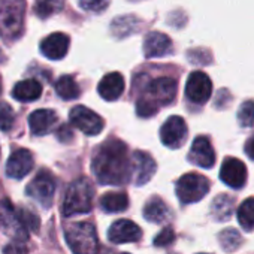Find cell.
I'll return each instance as SVG.
<instances>
[{
  "mask_svg": "<svg viewBox=\"0 0 254 254\" xmlns=\"http://www.w3.org/2000/svg\"><path fill=\"white\" fill-rule=\"evenodd\" d=\"M120 254H129V253H120Z\"/></svg>",
  "mask_w": 254,
  "mask_h": 254,
  "instance_id": "obj_40",
  "label": "cell"
},
{
  "mask_svg": "<svg viewBox=\"0 0 254 254\" xmlns=\"http://www.w3.org/2000/svg\"><path fill=\"white\" fill-rule=\"evenodd\" d=\"M57 133H59L57 136H59L60 141H69V139L72 138V133H70V130H69V127H67V126H62Z\"/></svg>",
  "mask_w": 254,
  "mask_h": 254,
  "instance_id": "obj_36",
  "label": "cell"
},
{
  "mask_svg": "<svg viewBox=\"0 0 254 254\" xmlns=\"http://www.w3.org/2000/svg\"><path fill=\"white\" fill-rule=\"evenodd\" d=\"M218 239H220V245L226 251H235V250H238L242 245V236L235 229L223 230L218 235Z\"/></svg>",
  "mask_w": 254,
  "mask_h": 254,
  "instance_id": "obj_28",
  "label": "cell"
},
{
  "mask_svg": "<svg viewBox=\"0 0 254 254\" xmlns=\"http://www.w3.org/2000/svg\"><path fill=\"white\" fill-rule=\"evenodd\" d=\"M109 5V0H79V6L88 12H102Z\"/></svg>",
  "mask_w": 254,
  "mask_h": 254,
  "instance_id": "obj_33",
  "label": "cell"
},
{
  "mask_svg": "<svg viewBox=\"0 0 254 254\" xmlns=\"http://www.w3.org/2000/svg\"><path fill=\"white\" fill-rule=\"evenodd\" d=\"M33 154L29 150L20 148L11 154L6 163V175L15 180L24 178L33 169Z\"/></svg>",
  "mask_w": 254,
  "mask_h": 254,
  "instance_id": "obj_16",
  "label": "cell"
},
{
  "mask_svg": "<svg viewBox=\"0 0 254 254\" xmlns=\"http://www.w3.org/2000/svg\"><path fill=\"white\" fill-rule=\"evenodd\" d=\"M174 50L172 41L169 36H166L162 32H151L147 35L145 42H144V54L148 59H156V57H165L171 54Z\"/></svg>",
  "mask_w": 254,
  "mask_h": 254,
  "instance_id": "obj_17",
  "label": "cell"
},
{
  "mask_svg": "<svg viewBox=\"0 0 254 254\" xmlns=\"http://www.w3.org/2000/svg\"><path fill=\"white\" fill-rule=\"evenodd\" d=\"M238 121L242 127H254V102L247 100L239 106Z\"/></svg>",
  "mask_w": 254,
  "mask_h": 254,
  "instance_id": "obj_29",
  "label": "cell"
},
{
  "mask_svg": "<svg viewBox=\"0 0 254 254\" xmlns=\"http://www.w3.org/2000/svg\"><path fill=\"white\" fill-rule=\"evenodd\" d=\"M245 154L254 160V136H251L247 142H245Z\"/></svg>",
  "mask_w": 254,
  "mask_h": 254,
  "instance_id": "obj_37",
  "label": "cell"
},
{
  "mask_svg": "<svg viewBox=\"0 0 254 254\" xmlns=\"http://www.w3.org/2000/svg\"><path fill=\"white\" fill-rule=\"evenodd\" d=\"M169 215H171L169 208L159 196H153L144 206V217L150 223H156V224L163 223L169 218Z\"/></svg>",
  "mask_w": 254,
  "mask_h": 254,
  "instance_id": "obj_22",
  "label": "cell"
},
{
  "mask_svg": "<svg viewBox=\"0 0 254 254\" xmlns=\"http://www.w3.org/2000/svg\"><path fill=\"white\" fill-rule=\"evenodd\" d=\"M18 215H20V220H21V223L24 224V227L29 230H33V232H36V230H39V218L32 212V211H29V209H20L18 211Z\"/></svg>",
  "mask_w": 254,
  "mask_h": 254,
  "instance_id": "obj_32",
  "label": "cell"
},
{
  "mask_svg": "<svg viewBox=\"0 0 254 254\" xmlns=\"http://www.w3.org/2000/svg\"><path fill=\"white\" fill-rule=\"evenodd\" d=\"M0 229L15 242L24 244L29 239L27 229L21 223L18 211H15L9 199L0 200Z\"/></svg>",
  "mask_w": 254,
  "mask_h": 254,
  "instance_id": "obj_6",
  "label": "cell"
},
{
  "mask_svg": "<svg viewBox=\"0 0 254 254\" xmlns=\"http://www.w3.org/2000/svg\"><path fill=\"white\" fill-rule=\"evenodd\" d=\"M175 96H177V81L163 76L148 84L145 97L159 106V105H169L175 99Z\"/></svg>",
  "mask_w": 254,
  "mask_h": 254,
  "instance_id": "obj_12",
  "label": "cell"
},
{
  "mask_svg": "<svg viewBox=\"0 0 254 254\" xmlns=\"http://www.w3.org/2000/svg\"><path fill=\"white\" fill-rule=\"evenodd\" d=\"M97 91L100 94L102 99L105 100H117L123 91H124V78L121 73L118 72H111L108 75H105L102 78V81L99 82V87H97Z\"/></svg>",
  "mask_w": 254,
  "mask_h": 254,
  "instance_id": "obj_20",
  "label": "cell"
},
{
  "mask_svg": "<svg viewBox=\"0 0 254 254\" xmlns=\"http://www.w3.org/2000/svg\"><path fill=\"white\" fill-rule=\"evenodd\" d=\"M212 93V82L205 72L196 70L190 73L187 84H186V96L193 103H205L211 97Z\"/></svg>",
  "mask_w": 254,
  "mask_h": 254,
  "instance_id": "obj_11",
  "label": "cell"
},
{
  "mask_svg": "<svg viewBox=\"0 0 254 254\" xmlns=\"http://www.w3.org/2000/svg\"><path fill=\"white\" fill-rule=\"evenodd\" d=\"M26 0H2L0 2V36L12 41L23 33Z\"/></svg>",
  "mask_w": 254,
  "mask_h": 254,
  "instance_id": "obj_3",
  "label": "cell"
},
{
  "mask_svg": "<svg viewBox=\"0 0 254 254\" xmlns=\"http://www.w3.org/2000/svg\"><path fill=\"white\" fill-rule=\"evenodd\" d=\"M157 165L154 159L144 151H135L130 157V181L135 186L147 184L156 174Z\"/></svg>",
  "mask_w": 254,
  "mask_h": 254,
  "instance_id": "obj_9",
  "label": "cell"
},
{
  "mask_svg": "<svg viewBox=\"0 0 254 254\" xmlns=\"http://www.w3.org/2000/svg\"><path fill=\"white\" fill-rule=\"evenodd\" d=\"M5 254H27V247L21 242H12L5 247Z\"/></svg>",
  "mask_w": 254,
  "mask_h": 254,
  "instance_id": "obj_35",
  "label": "cell"
},
{
  "mask_svg": "<svg viewBox=\"0 0 254 254\" xmlns=\"http://www.w3.org/2000/svg\"><path fill=\"white\" fill-rule=\"evenodd\" d=\"M54 191H56V180L51 172L48 171H41L27 186L26 193L29 197L33 200L39 202L44 208H50L53 205L54 199Z\"/></svg>",
  "mask_w": 254,
  "mask_h": 254,
  "instance_id": "obj_7",
  "label": "cell"
},
{
  "mask_svg": "<svg viewBox=\"0 0 254 254\" xmlns=\"http://www.w3.org/2000/svg\"><path fill=\"white\" fill-rule=\"evenodd\" d=\"M108 238L114 244L136 242L142 238L141 227L130 220H117L108 230Z\"/></svg>",
  "mask_w": 254,
  "mask_h": 254,
  "instance_id": "obj_14",
  "label": "cell"
},
{
  "mask_svg": "<svg viewBox=\"0 0 254 254\" xmlns=\"http://www.w3.org/2000/svg\"><path fill=\"white\" fill-rule=\"evenodd\" d=\"M14 121H15V114L11 105H8L6 102H0V130L3 132L11 130Z\"/></svg>",
  "mask_w": 254,
  "mask_h": 254,
  "instance_id": "obj_30",
  "label": "cell"
},
{
  "mask_svg": "<svg viewBox=\"0 0 254 254\" xmlns=\"http://www.w3.org/2000/svg\"><path fill=\"white\" fill-rule=\"evenodd\" d=\"M187 138V124L183 117H169L160 129V139L169 148H180Z\"/></svg>",
  "mask_w": 254,
  "mask_h": 254,
  "instance_id": "obj_10",
  "label": "cell"
},
{
  "mask_svg": "<svg viewBox=\"0 0 254 254\" xmlns=\"http://www.w3.org/2000/svg\"><path fill=\"white\" fill-rule=\"evenodd\" d=\"M175 241V232L171 227H165L156 238H154V245L156 247H168Z\"/></svg>",
  "mask_w": 254,
  "mask_h": 254,
  "instance_id": "obj_34",
  "label": "cell"
},
{
  "mask_svg": "<svg viewBox=\"0 0 254 254\" xmlns=\"http://www.w3.org/2000/svg\"><path fill=\"white\" fill-rule=\"evenodd\" d=\"M157 111H159V106L156 103H153L150 99H147L145 96L141 97L138 100V103H136V112H138L139 117H145L147 118V117L154 115Z\"/></svg>",
  "mask_w": 254,
  "mask_h": 254,
  "instance_id": "obj_31",
  "label": "cell"
},
{
  "mask_svg": "<svg viewBox=\"0 0 254 254\" xmlns=\"http://www.w3.org/2000/svg\"><path fill=\"white\" fill-rule=\"evenodd\" d=\"M0 93H2V78H0Z\"/></svg>",
  "mask_w": 254,
  "mask_h": 254,
  "instance_id": "obj_38",
  "label": "cell"
},
{
  "mask_svg": "<svg viewBox=\"0 0 254 254\" xmlns=\"http://www.w3.org/2000/svg\"><path fill=\"white\" fill-rule=\"evenodd\" d=\"M66 242L75 254H96L99 239L91 223H73L64 232Z\"/></svg>",
  "mask_w": 254,
  "mask_h": 254,
  "instance_id": "obj_4",
  "label": "cell"
},
{
  "mask_svg": "<svg viewBox=\"0 0 254 254\" xmlns=\"http://www.w3.org/2000/svg\"><path fill=\"white\" fill-rule=\"evenodd\" d=\"M64 0H35V12L41 18H48L63 9Z\"/></svg>",
  "mask_w": 254,
  "mask_h": 254,
  "instance_id": "obj_27",
  "label": "cell"
},
{
  "mask_svg": "<svg viewBox=\"0 0 254 254\" xmlns=\"http://www.w3.org/2000/svg\"><path fill=\"white\" fill-rule=\"evenodd\" d=\"M94 199V187L90 180L78 178L75 180L64 196L63 202V215L70 217L76 214H87L93 208Z\"/></svg>",
  "mask_w": 254,
  "mask_h": 254,
  "instance_id": "obj_2",
  "label": "cell"
},
{
  "mask_svg": "<svg viewBox=\"0 0 254 254\" xmlns=\"http://www.w3.org/2000/svg\"><path fill=\"white\" fill-rule=\"evenodd\" d=\"M238 221L245 230L254 229V197H250L239 205Z\"/></svg>",
  "mask_w": 254,
  "mask_h": 254,
  "instance_id": "obj_26",
  "label": "cell"
},
{
  "mask_svg": "<svg viewBox=\"0 0 254 254\" xmlns=\"http://www.w3.org/2000/svg\"><path fill=\"white\" fill-rule=\"evenodd\" d=\"M56 93L64 100H73V99L79 97L81 88L72 76L63 75L56 82Z\"/></svg>",
  "mask_w": 254,
  "mask_h": 254,
  "instance_id": "obj_25",
  "label": "cell"
},
{
  "mask_svg": "<svg viewBox=\"0 0 254 254\" xmlns=\"http://www.w3.org/2000/svg\"><path fill=\"white\" fill-rule=\"evenodd\" d=\"M57 121H59V117L51 109H38L32 112L29 117L30 130L38 136H44L50 133L53 130V127L57 124Z\"/></svg>",
  "mask_w": 254,
  "mask_h": 254,
  "instance_id": "obj_19",
  "label": "cell"
},
{
  "mask_svg": "<svg viewBox=\"0 0 254 254\" xmlns=\"http://www.w3.org/2000/svg\"><path fill=\"white\" fill-rule=\"evenodd\" d=\"M247 175L245 165L235 157H227L220 169L221 181L232 189H242L247 183Z\"/></svg>",
  "mask_w": 254,
  "mask_h": 254,
  "instance_id": "obj_13",
  "label": "cell"
},
{
  "mask_svg": "<svg viewBox=\"0 0 254 254\" xmlns=\"http://www.w3.org/2000/svg\"><path fill=\"white\" fill-rule=\"evenodd\" d=\"M3 59V54H2V51H0V60H2Z\"/></svg>",
  "mask_w": 254,
  "mask_h": 254,
  "instance_id": "obj_39",
  "label": "cell"
},
{
  "mask_svg": "<svg viewBox=\"0 0 254 254\" xmlns=\"http://www.w3.org/2000/svg\"><path fill=\"white\" fill-rule=\"evenodd\" d=\"M93 174L103 186H121L130 178V157L127 145L118 139L103 142L91 162Z\"/></svg>",
  "mask_w": 254,
  "mask_h": 254,
  "instance_id": "obj_1",
  "label": "cell"
},
{
  "mask_svg": "<svg viewBox=\"0 0 254 254\" xmlns=\"http://www.w3.org/2000/svg\"><path fill=\"white\" fill-rule=\"evenodd\" d=\"M42 94V85L36 79H24L15 84L12 90V96L18 102H33L39 99Z\"/></svg>",
  "mask_w": 254,
  "mask_h": 254,
  "instance_id": "obj_21",
  "label": "cell"
},
{
  "mask_svg": "<svg viewBox=\"0 0 254 254\" xmlns=\"http://www.w3.org/2000/svg\"><path fill=\"white\" fill-rule=\"evenodd\" d=\"M69 120H70L72 126H75L76 129H79L81 132H84L88 136L99 135L105 127V121L99 114H96L94 111H91L85 106H81V105L75 106L70 111Z\"/></svg>",
  "mask_w": 254,
  "mask_h": 254,
  "instance_id": "obj_8",
  "label": "cell"
},
{
  "mask_svg": "<svg viewBox=\"0 0 254 254\" xmlns=\"http://www.w3.org/2000/svg\"><path fill=\"white\" fill-rule=\"evenodd\" d=\"M175 190L183 203H193L206 196L209 191V181L199 174H186L177 181Z\"/></svg>",
  "mask_w": 254,
  "mask_h": 254,
  "instance_id": "obj_5",
  "label": "cell"
},
{
  "mask_svg": "<svg viewBox=\"0 0 254 254\" xmlns=\"http://www.w3.org/2000/svg\"><path fill=\"white\" fill-rule=\"evenodd\" d=\"M235 211V199L229 194H220L212 200L211 215L217 221H227Z\"/></svg>",
  "mask_w": 254,
  "mask_h": 254,
  "instance_id": "obj_23",
  "label": "cell"
},
{
  "mask_svg": "<svg viewBox=\"0 0 254 254\" xmlns=\"http://www.w3.org/2000/svg\"><path fill=\"white\" fill-rule=\"evenodd\" d=\"M189 160L203 169H209L215 163V151L206 136H197L189 153Z\"/></svg>",
  "mask_w": 254,
  "mask_h": 254,
  "instance_id": "obj_15",
  "label": "cell"
},
{
  "mask_svg": "<svg viewBox=\"0 0 254 254\" xmlns=\"http://www.w3.org/2000/svg\"><path fill=\"white\" fill-rule=\"evenodd\" d=\"M100 208L106 212H121L129 206V197L123 191H109L100 197Z\"/></svg>",
  "mask_w": 254,
  "mask_h": 254,
  "instance_id": "obj_24",
  "label": "cell"
},
{
  "mask_svg": "<svg viewBox=\"0 0 254 254\" xmlns=\"http://www.w3.org/2000/svg\"><path fill=\"white\" fill-rule=\"evenodd\" d=\"M69 36L64 33H53L41 42V53L50 60H60L69 51Z\"/></svg>",
  "mask_w": 254,
  "mask_h": 254,
  "instance_id": "obj_18",
  "label": "cell"
}]
</instances>
